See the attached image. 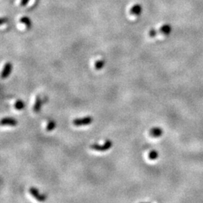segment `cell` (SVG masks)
<instances>
[{
  "instance_id": "obj_1",
  "label": "cell",
  "mask_w": 203,
  "mask_h": 203,
  "mask_svg": "<svg viewBox=\"0 0 203 203\" xmlns=\"http://www.w3.org/2000/svg\"><path fill=\"white\" fill-rule=\"evenodd\" d=\"M113 145V143L111 140H106L103 144H99L95 143V144H93L90 145V148L93 150H96V151L99 152H105L106 150H108L111 149Z\"/></svg>"
},
{
  "instance_id": "obj_2",
  "label": "cell",
  "mask_w": 203,
  "mask_h": 203,
  "mask_svg": "<svg viewBox=\"0 0 203 203\" xmlns=\"http://www.w3.org/2000/svg\"><path fill=\"white\" fill-rule=\"evenodd\" d=\"M93 117L91 116H86L81 118H75L73 120L72 123L75 127H82V126H87L93 123Z\"/></svg>"
},
{
  "instance_id": "obj_3",
  "label": "cell",
  "mask_w": 203,
  "mask_h": 203,
  "mask_svg": "<svg viewBox=\"0 0 203 203\" xmlns=\"http://www.w3.org/2000/svg\"><path fill=\"white\" fill-rule=\"evenodd\" d=\"M29 192L30 194L33 195L34 198L36 199L37 201H39V202H44V201L47 199L46 195L44 194V193H39V190L37 189V188L35 187L29 188Z\"/></svg>"
},
{
  "instance_id": "obj_4",
  "label": "cell",
  "mask_w": 203,
  "mask_h": 203,
  "mask_svg": "<svg viewBox=\"0 0 203 203\" xmlns=\"http://www.w3.org/2000/svg\"><path fill=\"white\" fill-rule=\"evenodd\" d=\"M13 65L12 64L9 62H8L5 64V66L3 68V70L2 71V78L5 79L9 76V75L11 74V71H12Z\"/></svg>"
},
{
  "instance_id": "obj_5",
  "label": "cell",
  "mask_w": 203,
  "mask_h": 203,
  "mask_svg": "<svg viewBox=\"0 0 203 203\" xmlns=\"http://www.w3.org/2000/svg\"><path fill=\"white\" fill-rule=\"evenodd\" d=\"M142 11V7L140 4H135L129 9V14L132 16H139Z\"/></svg>"
},
{
  "instance_id": "obj_6",
  "label": "cell",
  "mask_w": 203,
  "mask_h": 203,
  "mask_svg": "<svg viewBox=\"0 0 203 203\" xmlns=\"http://www.w3.org/2000/svg\"><path fill=\"white\" fill-rule=\"evenodd\" d=\"M18 121L13 117H4L1 120L2 126H10V127H16Z\"/></svg>"
},
{
  "instance_id": "obj_7",
  "label": "cell",
  "mask_w": 203,
  "mask_h": 203,
  "mask_svg": "<svg viewBox=\"0 0 203 203\" xmlns=\"http://www.w3.org/2000/svg\"><path fill=\"white\" fill-rule=\"evenodd\" d=\"M163 134V130L160 127H154L150 130V135L153 138H159Z\"/></svg>"
},
{
  "instance_id": "obj_8",
  "label": "cell",
  "mask_w": 203,
  "mask_h": 203,
  "mask_svg": "<svg viewBox=\"0 0 203 203\" xmlns=\"http://www.w3.org/2000/svg\"><path fill=\"white\" fill-rule=\"evenodd\" d=\"M172 32V26L169 24H165L162 26L159 29V33L163 35H168Z\"/></svg>"
},
{
  "instance_id": "obj_9",
  "label": "cell",
  "mask_w": 203,
  "mask_h": 203,
  "mask_svg": "<svg viewBox=\"0 0 203 203\" xmlns=\"http://www.w3.org/2000/svg\"><path fill=\"white\" fill-rule=\"evenodd\" d=\"M41 104H42V100L39 96H37L36 99H35V104L33 105V111L34 112L38 113L39 111L41 110Z\"/></svg>"
},
{
  "instance_id": "obj_10",
  "label": "cell",
  "mask_w": 203,
  "mask_h": 203,
  "mask_svg": "<svg viewBox=\"0 0 203 203\" xmlns=\"http://www.w3.org/2000/svg\"><path fill=\"white\" fill-rule=\"evenodd\" d=\"M20 22L22 24H23V25H25L26 28L31 27V20H30V19L27 18V17H23V18L20 19Z\"/></svg>"
},
{
  "instance_id": "obj_11",
  "label": "cell",
  "mask_w": 203,
  "mask_h": 203,
  "mask_svg": "<svg viewBox=\"0 0 203 203\" xmlns=\"http://www.w3.org/2000/svg\"><path fill=\"white\" fill-rule=\"evenodd\" d=\"M25 107V103L23 102L21 99L17 100L16 102L14 103V108L18 111H21Z\"/></svg>"
},
{
  "instance_id": "obj_12",
  "label": "cell",
  "mask_w": 203,
  "mask_h": 203,
  "mask_svg": "<svg viewBox=\"0 0 203 203\" xmlns=\"http://www.w3.org/2000/svg\"><path fill=\"white\" fill-rule=\"evenodd\" d=\"M105 60H97L95 64H94V67H95V69L96 70H101L102 69H103L105 66Z\"/></svg>"
},
{
  "instance_id": "obj_13",
  "label": "cell",
  "mask_w": 203,
  "mask_h": 203,
  "mask_svg": "<svg viewBox=\"0 0 203 203\" xmlns=\"http://www.w3.org/2000/svg\"><path fill=\"white\" fill-rule=\"evenodd\" d=\"M56 126V122L54 121V120H50V121H49L48 124H47L46 130L48 132H51L55 129Z\"/></svg>"
},
{
  "instance_id": "obj_14",
  "label": "cell",
  "mask_w": 203,
  "mask_h": 203,
  "mask_svg": "<svg viewBox=\"0 0 203 203\" xmlns=\"http://www.w3.org/2000/svg\"><path fill=\"white\" fill-rule=\"evenodd\" d=\"M158 157H159V154H158V152L157 150H151V151L149 152V154H148V158H149L150 159H151V160H155V159H157Z\"/></svg>"
},
{
  "instance_id": "obj_15",
  "label": "cell",
  "mask_w": 203,
  "mask_h": 203,
  "mask_svg": "<svg viewBox=\"0 0 203 203\" xmlns=\"http://www.w3.org/2000/svg\"><path fill=\"white\" fill-rule=\"evenodd\" d=\"M157 30L154 29H150L149 31V33H148V35H149V37H150V38H154L157 35Z\"/></svg>"
},
{
  "instance_id": "obj_16",
  "label": "cell",
  "mask_w": 203,
  "mask_h": 203,
  "mask_svg": "<svg viewBox=\"0 0 203 203\" xmlns=\"http://www.w3.org/2000/svg\"><path fill=\"white\" fill-rule=\"evenodd\" d=\"M28 2H29V0H21L20 3V6H25V5H26V4L28 3Z\"/></svg>"
}]
</instances>
